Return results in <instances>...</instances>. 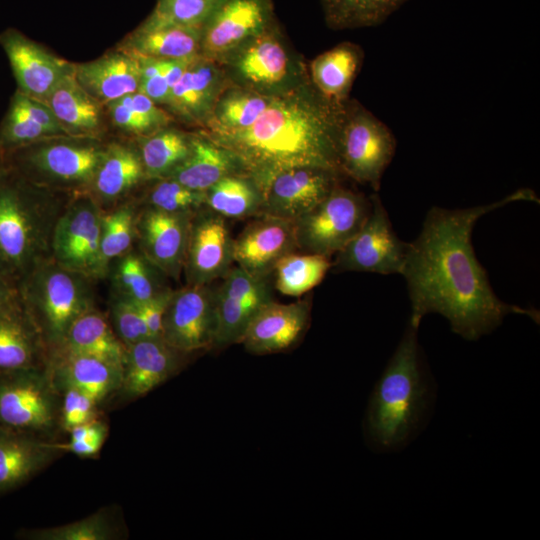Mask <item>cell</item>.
<instances>
[{
	"label": "cell",
	"mask_w": 540,
	"mask_h": 540,
	"mask_svg": "<svg viewBox=\"0 0 540 540\" xmlns=\"http://www.w3.org/2000/svg\"><path fill=\"white\" fill-rule=\"evenodd\" d=\"M94 282L50 258L16 283L19 298L42 336L48 358L61 347L72 324L96 308Z\"/></svg>",
	"instance_id": "5"
},
{
	"label": "cell",
	"mask_w": 540,
	"mask_h": 540,
	"mask_svg": "<svg viewBox=\"0 0 540 540\" xmlns=\"http://www.w3.org/2000/svg\"><path fill=\"white\" fill-rule=\"evenodd\" d=\"M63 454L58 440L0 425V494L20 487Z\"/></svg>",
	"instance_id": "23"
},
{
	"label": "cell",
	"mask_w": 540,
	"mask_h": 540,
	"mask_svg": "<svg viewBox=\"0 0 540 540\" xmlns=\"http://www.w3.org/2000/svg\"><path fill=\"white\" fill-rule=\"evenodd\" d=\"M61 392L48 364L0 370V425L57 440Z\"/></svg>",
	"instance_id": "7"
},
{
	"label": "cell",
	"mask_w": 540,
	"mask_h": 540,
	"mask_svg": "<svg viewBox=\"0 0 540 540\" xmlns=\"http://www.w3.org/2000/svg\"><path fill=\"white\" fill-rule=\"evenodd\" d=\"M119 529L114 512L103 508L81 520L25 530L20 535L31 540H112L119 535Z\"/></svg>",
	"instance_id": "43"
},
{
	"label": "cell",
	"mask_w": 540,
	"mask_h": 540,
	"mask_svg": "<svg viewBox=\"0 0 540 540\" xmlns=\"http://www.w3.org/2000/svg\"><path fill=\"white\" fill-rule=\"evenodd\" d=\"M0 46L10 63L17 91L34 99L45 102L58 82L73 72V63L54 55L17 29L8 28L0 33Z\"/></svg>",
	"instance_id": "19"
},
{
	"label": "cell",
	"mask_w": 540,
	"mask_h": 540,
	"mask_svg": "<svg viewBox=\"0 0 540 540\" xmlns=\"http://www.w3.org/2000/svg\"><path fill=\"white\" fill-rule=\"evenodd\" d=\"M273 22L271 0H224L202 29L200 55L222 61Z\"/></svg>",
	"instance_id": "15"
},
{
	"label": "cell",
	"mask_w": 540,
	"mask_h": 540,
	"mask_svg": "<svg viewBox=\"0 0 540 540\" xmlns=\"http://www.w3.org/2000/svg\"><path fill=\"white\" fill-rule=\"evenodd\" d=\"M146 182L135 140L114 139L106 142L104 154L86 192L105 211L136 198Z\"/></svg>",
	"instance_id": "20"
},
{
	"label": "cell",
	"mask_w": 540,
	"mask_h": 540,
	"mask_svg": "<svg viewBox=\"0 0 540 540\" xmlns=\"http://www.w3.org/2000/svg\"><path fill=\"white\" fill-rule=\"evenodd\" d=\"M47 364L48 351L42 336L18 295L0 312V370Z\"/></svg>",
	"instance_id": "31"
},
{
	"label": "cell",
	"mask_w": 540,
	"mask_h": 540,
	"mask_svg": "<svg viewBox=\"0 0 540 540\" xmlns=\"http://www.w3.org/2000/svg\"><path fill=\"white\" fill-rule=\"evenodd\" d=\"M270 278L253 276L237 265L230 268L215 289L217 331L213 348L240 343L255 315L273 301Z\"/></svg>",
	"instance_id": "14"
},
{
	"label": "cell",
	"mask_w": 540,
	"mask_h": 540,
	"mask_svg": "<svg viewBox=\"0 0 540 540\" xmlns=\"http://www.w3.org/2000/svg\"><path fill=\"white\" fill-rule=\"evenodd\" d=\"M202 30L179 26L150 14L117 44L134 56L191 60L200 55Z\"/></svg>",
	"instance_id": "25"
},
{
	"label": "cell",
	"mask_w": 540,
	"mask_h": 540,
	"mask_svg": "<svg viewBox=\"0 0 540 540\" xmlns=\"http://www.w3.org/2000/svg\"><path fill=\"white\" fill-rule=\"evenodd\" d=\"M363 61L360 46L342 42L318 55L310 64V80L329 101L344 105Z\"/></svg>",
	"instance_id": "33"
},
{
	"label": "cell",
	"mask_w": 540,
	"mask_h": 540,
	"mask_svg": "<svg viewBox=\"0 0 540 540\" xmlns=\"http://www.w3.org/2000/svg\"><path fill=\"white\" fill-rule=\"evenodd\" d=\"M60 423L62 432L100 417V404L87 393L71 386L60 389Z\"/></svg>",
	"instance_id": "48"
},
{
	"label": "cell",
	"mask_w": 540,
	"mask_h": 540,
	"mask_svg": "<svg viewBox=\"0 0 540 540\" xmlns=\"http://www.w3.org/2000/svg\"><path fill=\"white\" fill-rule=\"evenodd\" d=\"M135 57L140 71L138 91L156 104L167 106L171 88L163 73V60L144 56Z\"/></svg>",
	"instance_id": "49"
},
{
	"label": "cell",
	"mask_w": 540,
	"mask_h": 540,
	"mask_svg": "<svg viewBox=\"0 0 540 540\" xmlns=\"http://www.w3.org/2000/svg\"><path fill=\"white\" fill-rule=\"evenodd\" d=\"M311 312L309 300L289 304L267 303L248 325L240 343L257 355L279 352L292 346L305 331Z\"/></svg>",
	"instance_id": "24"
},
{
	"label": "cell",
	"mask_w": 540,
	"mask_h": 540,
	"mask_svg": "<svg viewBox=\"0 0 540 540\" xmlns=\"http://www.w3.org/2000/svg\"><path fill=\"white\" fill-rule=\"evenodd\" d=\"M331 266L330 257L292 252L275 265L274 286L283 295L299 297L317 286Z\"/></svg>",
	"instance_id": "42"
},
{
	"label": "cell",
	"mask_w": 540,
	"mask_h": 540,
	"mask_svg": "<svg viewBox=\"0 0 540 540\" xmlns=\"http://www.w3.org/2000/svg\"><path fill=\"white\" fill-rule=\"evenodd\" d=\"M240 173L244 174L230 151L198 132L191 134L187 158L168 177L189 189L206 192L222 178Z\"/></svg>",
	"instance_id": "32"
},
{
	"label": "cell",
	"mask_w": 540,
	"mask_h": 540,
	"mask_svg": "<svg viewBox=\"0 0 540 540\" xmlns=\"http://www.w3.org/2000/svg\"><path fill=\"white\" fill-rule=\"evenodd\" d=\"M516 201L539 199L532 189L522 188L491 204L454 210L433 206L427 212L420 234L409 243L401 273L411 302L412 325L419 327L425 315L438 313L455 334L475 341L510 314L526 315L539 323L538 310L511 305L496 296L471 243L481 216Z\"/></svg>",
	"instance_id": "1"
},
{
	"label": "cell",
	"mask_w": 540,
	"mask_h": 540,
	"mask_svg": "<svg viewBox=\"0 0 540 540\" xmlns=\"http://www.w3.org/2000/svg\"><path fill=\"white\" fill-rule=\"evenodd\" d=\"M371 211L349 242L335 255V271L401 274L409 243L399 239L377 194L370 196Z\"/></svg>",
	"instance_id": "11"
},
{
	"label": "cell",
	"mask_w": 540,
	"mask_h": 540,
	"mask_svg": "<svg viewBox=\"0 0 540 540\" xmlns=\"http://www.w3.org/2000/svg\"><path fill=\"white\" fill-rule=\"evenodd\" d=\"M234 239V262L247 273L270 277L277 262L297 251L293 222L259 215Z\"/></svg>",
	"instance_id": "22"
},
{
	"label": "cell",
	"mask_w": 540,
	"mask_h": 540,
	"mask_svg": "<svg viewBox=\"0 0 540 540\" xmlns=\"http://www.w3.org/2000/svg\"><path fill=\"white\" fill-rule=\"evenodd\" d=\"M108 121L132 139L150 135L167 127L171 117L139 91L105 105Z\"/></svg>",
	"instance_id": "39"
},
{
	"label": "cell",
	"mask_w": 540,
	"mask_h": 540,
	"mask_svg": "<svg viewBox=\"0 0 540 540\" xmlns=\"http://www.w3.org/2000/svg\"><path fill=\"white\" fill-rule=\"evenodd\" d=\"M216 331V295L210 284L173 290L162 321L167 344L187 355L213 349Z\"/></svg>",
	"instance_id": "12"
},
{
	"label": "cell",
	"mask_w": 540,
	"mask_h": 540,
	"mask_svg": "<svg viewBox=\"0 0 540 540\" xmlns=\"http://www.w3.org/2000/svg\"><path fill=\"white\" fill-rule=\"evenodd\" d=\"M56 351L90 355L122 367L126 347L115 334L108 316L94 308L72 324Z\"/></svg>",
	"instance_id": "34"
},
{
	"label": "cell",
	"mask_w": 540,
	"mask_h": 540,
	"mask_svg": "<svg viewBox=\"0 0 540 540\" xmlns=\"http://www.w3.org/2000/svg\"><path fill=\"white\" fill-rule=\"evenodd\" d=\"M134 140L148 181L168 177L187 158L191 148V134L169 126Z\"/></svg>",
	"instance_id": "38"
},
{
	"label": "cell",
	"mask_w": 540,
	"mask_h": 540,
	"mask_svg": "<svg viewBox=\"0 0 540 540\" xmlns=\"http://www.w3.org/2000/svg\"><path fill=\"white\" fill-rule=\"evenodd\" d=\"M45 103L68 136L104 139L109 122L105 105L80 86L73 72L58 82Z\"/></svg>",
	"instance_id": "26"
},
{
	"label": "cell",
	"mask_w": 540,
	"mask_h": 540,
	"mask_svg": "<svg viewBox=\"0 0 540 540\" xmlns=\"http://www.w3.org/2000/svg\"><path fill=\"white\" fill-rule=\"evenodd\" d=\"M57 136L68 135L48 105L16 91L0 123V152L4 155Z\"/></svg>",
	"instance_id": "30"
},
{
	"label": "cell",
	"mask_w": 540,
	"mask_h": 540,
	"mask_svg": "<svg viewBox=\"0 0 540 540\" xmlns=\"http://www.w3.org/2000/svg\"><path fill=\"white\" fill-rule=\"evenodd\" d=\"M372 203L362 193L341 185L293 222L297 251L330 257L359 231Z\"/></svg>",
	"instance_id": "9"
},
{
	"label": "cell",
	"mask_w": 540,
	"mask_h": 540,
	"mask_svg": "<svg viewBox=\"0 0 540 540\" xmlns=\"http://www.w3.org/2000/svg\"><path fill=\"white\" fill-rule=\"evenodd\" d=\"M216 61L201 55L194 58L180 80L172 87L167 107L179 117L204 125L221 95L222 70Z\"/></svg>",
	"instance_id": "29"
},
{
	"label": "cell",
	"mask_w": 540,
	"mask_h": 540,
	"mask_svg": "<svg viewBox=\"0 0 540 540\" xmlns=\"http://www.w3.org/2000/svg\"><path fill=\"white\" fill-rule=\"evenodd\" d=\"M69 441L60 442L65 453L81 458H94L101 451L109 434V426L101 417L77 425L68 431Z\"/></svg>",
	"instance_id": "47"
},
{
	"label": "cell",
	"mask_w": 540,
	"mask_h": 540,
	"mask_svg": "<svg viewBox=\"0 0 540 540\" xmlns=\"http://www.w3.org/2000/svg\"><path fill=\"white\" fill-rule=\"evenodd\" d=\"M104 139L57 136L4 154L8 168L41 188L86 192L105 151Z\"/></svg>",
	"instance_id": "6"
},
{
	"label": "cell",
	"mask_w": 540,
	"mask_h": 540,
	"mask_svg": "<svg viewBox=\"0 0 540 540\" xmlns=\"http://www.w3.org/2000/svg\"><path fill=\"white\" fill-rule=\"evenodd\" d=\"M224 0H156L151 12L157 18L202 30Z\"/></svg>",
	"instance_id": "45"
},
{
	"label": "cell",
	"mask_w": 540,
	"mask_h": 540,
	"mask_svg": "<svg viewBox=\"0 0 540 540\" xmlns=\"http://www.w3.org/2000/svg\"><path fill=\"white\" fill-rule=\"evenodd\" d=\"M187 357L162 337H147L127 346L116 395L121 400H135L148 394L176 375Z\"/></svg>",
	"instance_id": "21"
},
{
	"label": "cell",
	"mask_w": 540,
	"mask_h": 540,
	"mask_svg": "<svg viewBox=\"0 0 540 540\" xmlns=\"http://www.w3.org/2000/svg\"><path fill=\"white\" fill-rule=\"evenodd\" d=\"M108 318L125 347L151 337L138 305L124 297L111 293Z\"/></svg>",
	"instance_id": "46"
},
{
	"label": "cell",
	"mask_w": 540,
	"mask_h": 540,
	"mask_svg": "<svg viewBox=\"0 0 540 540\" xmlns=\"http://www.w3.org/2000/svg\"><path fill=\"white\" fill-rule=\"evenodd\" d=\"M224 60L243 87L270 94L290 89L291 60L273 23Z\"/></svg>",
	"instance_id": "17"
},
{
	"label": "cell",
	"mask_w": 540,
	"mask_h": 540,
	"mask_svg": "<svg viewBox=\"0 0 540 540\" xmlns=\"http://www.w3.org/2000/svg\"><path fill=\"white\" fill-rule=\"evenodd\" d=\"M275 94L263 93L243 86L223 91L204 124L205 129L202 132H231L251 126L265 111Z\"/></svg>",
	"instance_id": "36"
},
{
	"label": "cell",
	"mask_w": 540,
	"mask_h": 540,
	"mask_svg": "<svg viewBox=\"0 0 540 540\" xmlns=\"http://www.w3.org/2000/svg\"><path fill=\"white\" fill-rule=\"evenodd\" d=\"M204 206L226 219L259 216L263 207V192L249 175L232 174L205 192Z\"/></svg>",
	"instance_id": "37"
},
{
	"label": "cell",
	"mask_w": 540,
	"mask_h": 540,
	"mask_svg": "<svg viewBox=\"0 0 540 540\" xmlns=\"http://www.w3.org/2000/svg\"><path fill=\"white\" fill-rule=\"evenodd\" d=\"M8 171L9 168L6 164L4 155L0 152V183L2 182Z\"/></svg>",
	"instance_id": "52"
},
{
	"label": "cell",
	"mask_w": 540,
	"mask_h": 540,
	"mask_svg": "<svg viewBox=\"0 0 540 540\" xmlns=\"http://www.w3.org/2000/svg\"><path fill=\"white\" fill-rule=\"evenodd\" d=\"M73 75L103 105L137 92L140 82L137 58L116 47L97 59L73 63Z\"/></svg>",
	"instance_id": "28"
},
{
	"label": "cell",
	"mask_w": 540,
	"mask_h": 540,
	"mask_svg": "<svg viewBox=\"0 0 540 540\" xmlns=\"http://www.w3.org/2000/svg\"><path fill=\"white\" fill-rule=\"evenodd\" d=\"M106 278L110 280L112 294L136 304L168 288L166 276L136 247L110 264Z\"/></svg>",
	"instance_id": "35"
},
{
	"label": "cell",
	"mask_w": 540,
	"mask_h": 540,
	"mask_svg": "<svg viewBox=\"0 0 540 540\" xmlns=\"http://www.w3.org/2000/svg\"><path fill=\"white\" fill-rule=\"evenodd\" d=\"M193 213H171L142 206L137 221L136 248L166 277L183 273Z\"/></svg>",
	"instance_id": "18"
},
{
	"label": "cell",
	"mask_w": 540,
	"mask_h": 540,
	"mask_svg": "<svg viewBox=\"0 0 540 540\" xmlns=\"http://www.w3.org/2000/svg\"><path fill=\"white\" fill-rule=\"evenodd\" d=\"M344 105L329 101L307 78L296 88L276 93L251 126L200 132L230 151L244 174L262 190L273 176L291 168L319 167L341 173L338 144Z\"/></svg>",
	"instance_id": "2"
},
{
	"label": "cell",
	"mask_w": 540,
	"mask_h": 540,
	"mask_svg": "<svg viewBox=\"0 0 540 540\" xmlns=\"http://www.w3.org/2000/svg\"><path fill=\"white\" fill-rule=\"evenodd\" d=\"M395 151L396 139L390 128L359 102L349 99L344 105L339 133L342 175L378 191Z\"/></svg>",
	"instance_id": "8"
},
{
	"label": "cell",
	"mask_w": 540,
	"mask_h": 540,
	"mask_svg": "<svg viewBox=\"0 0 540 540\" xmlns=\"http://www.w3.org/2000/svg\"><path fill=\"white\" fill-rule=\"evenodd\" d=\"M418 328L408 323L369 400L365 431L382 452L405 447L423 427L434 401V384L424 366Z\"/></svg>",
	"instance_id": "3"
},
{
	"label": "cell",
	"mask_w": 540,
	"mask_h": 540,
	"mask_svg": "<svg viewBox=\"0 0 540 540\" xmlns=\"http://www.w3.org/2000/svg\"><path fill=\"white\" fill-rule=\"evenodd\" d=\"M234 238L226 218L206 206L191 217L184 259L186 285H209L234 263Z\"/></svg>",
	"instance_id": "13"
},
{
	"label": "cell",
	"mask_w": 540,
	"mask_h": 540,
	"mask_svg": "<svg viewBox=\"0 0 540 540\" xmlns=\"http://www.w3.org/2000/svg\"><path fill=\"white\" fill-rule=\"evenodd\" d=\"M173 289L161 291L150 300L137 304L152 337H161L162 321Z\"/></svg>",
	"instance_id": "50"
},
{
	"label": "cell",
	"mask_w": 540,
	"mask_h": 540,
	"mask_svg": "<svg viewBox=\"0 0 540 540\" xmlns=\"http://www.w3.org/2000/svg\"><path fill=\"white\" fill-rule=\"evenodd\" d=\"M151 182L149 188L136 196L142 206L171 213H194L204 206L205 192L189 189L169 177Z\"/></svg>",
	"instance_id": "44"
},
{
	"label": "cell",
	"mask_w": 540,
	"mask_h": 540,
	"mask_svg": "<svg viewBox=\"0 0 540 540\" xmlns=\"http://www.w3.org/2000/svg\"><path fill=\"white\" fill-rule=\"evenodd\" d=\"M140 208L137 199L133 198L103 210L101 256L106 272L114 260L136 247Z\"/></svg>",
	"instance_id": "41"
},
{
	"label": "cell",
	"mask_w": 540,
	"mask_h": 540,
	"mask_svg": "<svg viewBox=\"0 0 540 540\" xmlns=\"http://www.w3.org/2000/svg\"><path fill=\"white\" fill-rule=\"evenodd\" d=\"M48 367L59 391L75 387L100 405L116 395L121 385L122 367L90 355L56 351L49 356Z\"/></svg>",
	"instance_id": "27"
},
{
	"label": "cell",
	"mask_w": 540,
	"mask_h": 540,
	"mask_svg": "<svg viewBox=\"0 0 540 540\" xmlns=\"http://www.w3.org/2000/svg\"><path fill=\"white\" fill-rule=\"evenodd\" d=\"M71 195L33 185L9 169L0 183L2 277L16 285L51 258L54 226Z\"/></svg>",
	"instance_id": "4"
},
{
	"label": "cell",
	"mask_w": 540,
	"mask_h": 540,
	"mask_svg": "<svg viewBox=\"0 0 540 540\" xmlns=\"http://www.w3.org/2000/svg\"><path fill=\"white\" fill-rule=\"evenodd\" d=\"M342 174L319 167H297L273 176L262 188L261 215L294 221L320 203Z\"/></svg>",
	"instance_id": "16"
},
{
	"label": "cell",
	"mask_w": 540,
	"mask_h": 540,
	"mask_svg": "<svg viewBox=\"0 0 540 540\" xmlns=\"http://www.w3.org/2000/svg\"><path fill=\"white\" fill-rule=\"evenodd\" d=\"M409 0H320L327 26L334 30L375 27Z\"/></svg>",
	"instance_id": "40"
},
{
	"label": "cell",
	"mask_w": 540,
	"mask_h": 540,
	"mask_svg": "<svg viewBox=\"0 0 540 540\" xmlns=\"http://www.w3.org/2000/svg\"><path fill=\"white\" fill-rule=\"evenodd\" d=\"M18 298L16 285L0 275V312Z\"/></svg>",
	"instance_id": "51"
},
{
	"label": "cell",
	"mask_w": 540,
	"mask_h": 540,
	"mask_svg": "<svg viewBox=\"0 0 540 540\" xmlns=\"http://www.w3.org/2000/svg\"><path fill=\"white\" fill-rule=\"evenodd\" d=\"M103 209L87 192L71 195L51 239V259L93 281L105 279L101 256Z\"/></svg>",
	"instance_id": "10"
}]
</instances>
